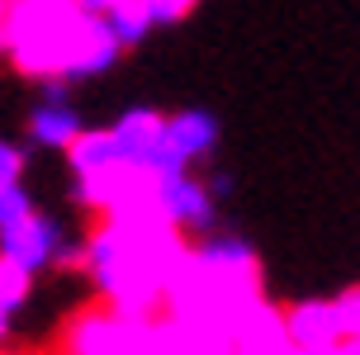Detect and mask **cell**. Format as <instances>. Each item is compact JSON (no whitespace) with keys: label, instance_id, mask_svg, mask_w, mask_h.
Returning <instances> with one entry per match:
<instances>
[{"label":"cell","instance_id":"obj_1","mask_svg":"<svg viewBox=\"0 0 360 355\" xmlns=\"http://www.w3.org/2000/svg\"><path fill=\"white\" fill-rule=\"evenodd\" d=\"M86 10L76 0H10L5 15V57L34 81L67 76L72 81V57L86 29Z\"/></svg>","mask_w":360,"mask_h":355},{"label":"cell","instance_id":"obj_2","mask_svg":"<svg viewBox=\"0 0 360 355\" xmlns=\"http://www.w3.org/2000/svg\"><path fill=\"white\" fill-rule=\"evenodd\" d=\"M57 355H157V318H128L109 303L81 308L62 327Z\"/></svg>","mask_w":360,"mask_h":355},{"label":"cell","instance_id":"obj_3","mask_svg":"<svg viewBox=\"0 0 360 355\" xmlns=\"http://www.w3.org/2000/svg\"><path fill=\"white\" fill-rule=\"evenodd\" d=\"M195 266L223 289L261 294V261L242 237H209L204 247H195Z\"/></svg>","mask_w":360,"mask_h":355},{"label":"cell","instance_id":"obj_4","mask_svg":"<svg viewBox=\"0 0 360 355\" xmlns=\"http://www.w3.org/2000/svg\"><path fill=\"white\" fill-rule=\"evenodd\" d=\"M57 247H62V232H57L53 218H43V213H29V218H19L10 228H0V256L5 261H15L19 270H29L38 275L43 266H53Z\"/></svg>","mask_w":360,"mask_h":355},{"label":"cell","instance_id":"obj_5","mask_svg":"<svg viewBox=\"0 0 360 355\" xmlns=\"http://www.w3.org/2000/svg\"><path fill=\"white\" fill-rule=\"evenodd\" d=\"M157 195H162V209H166V218H171L176 232H214L218 213H214V195H209L204 180H195L185 171V176L162 180Z\"/></svg>","mask_w":360,"mask_h":355},{"label":"cell","instance_id":"obj_6","mask_svg":"<svg viewBox=\"0 0 360 355\" xmlns=\"http://www.w3.org/2000/svg\"><path fill=\"white\" fill-rule=\"evenodd\" d=\"M285 337L294 351H332L342 346V318H337V303L332 299H304L285 313Z\"/></svg>","mask_w":360,"mask_h":355},{"label":"cell","instance_id":"obj_7","mask_svg":"<svg viewBox=\"0 0 360 355\" xmlns=\"http://www.w3.org/2000/svg\"><path fill=\"white\" fill-rule=\"evenodd\" d=\"M166 147L176 152L185 166L190 161H204L218 147V119L204 114V109H180L166 119Z\"/></svg>","mask_w":360,"mask_h":355},{"label":"cell","instance_id":"obj_8","mask_svg":"<svg viewBox=\"0 0 360 355\" xmlns=\"http://www.w3.org/2000/svg\"><path fill=\"white\" fill-rule=\"evenodd\" d=\"M67 161H72L76 180L95 176V171H109V166H119V142H114V133L109 128H81V138L67 147Z\"/></svg>","mask_w":360,"mask_h":355},{"label":"cell","instance_id":"obj_9","mask_svg":"<svg viewBox=\"0 0 360 355\" xmlns=\"http://www.w3.org/2000/svg\"><path fill=\"white\" fill-rule=\"evenodd\" d=\"M29 138L38 147H57V152H67L76 138H81V114L72 105H38L29 114Z\"/></svg>","mask_w":360,"mask_h":355},{"label":"cell","instance_id":"obj_10","mask_svg":"<svg viewBox=\"0 0 360 355\" xmlns=\"http://www.w3.org/2000/svg\"><path fill=\"white\" fill-rule=\"evenodd\" d=\"M105 24L114 29V38H119L124 48H138V43L152 34V19H147L143 10H133V5H114L105 15Z\"/></svg>","mask_w":360,"mask_h":355},{"label":"cell","instance_id":"obj_11","mask_svg":"<svg viewBox=\"0 0 360 355\" xmlns=\"http://www.w3.org/2000/svg\"><path fill=\"white\" fill-rule=\"evenodd\" d=\"M29 289H34V275H29V270H19L15 261H5V256H0V313H15V308H24Z\"/></svg>","mask_w":360,"mask_h":355},{"label":"cell","instance_id":"obj_12","mask_svg":"<svg viewBox=\"0 0 360 355\" xmlns=\"http://www.w3.org/2000/svg\"><path fill=\"white\" fill-rule=\"evenodd\" d=\"M114 5H133V10H143V15L152 19V29H157V24H180L199 0H114ZM114 5H109V10H114Z\"/></svg>","mask_w":360,"mask_h":355},{"label":"cell","instance_id":"obj_13","mask_svg":"<svg viewBox=\"0 0 360 355\" xmlns=\"http://www.w3.org/2000/svg\"><path fill=\"white\" fill-rule=\"evenodd\" d=\"M29 213H34V199H29L24 185H0V228H10Z\"/></svg>","mask_w":360,"mask_h":355},{"label":"cell","instance_id":"obj_14","mask_svg":"<svg viewBox=\"0 0 360 355\" xmlns=\"http://www.w3.org/2000/svg\"><path fill=\"white\" fill-rule=\"evenodd\" d=\"M337 318H342V332L346 337H360V284L356 289H346V294H337Z\"/></svg>","mask_w":360,"mask_h":355},{"label":"cell","instance_id":"obj_15","mask_svg":"<svg viewBox=\"0 0 360 355\" xmlns=\"http://www.w3.org/2000/svg\"><path fill=\"white\" fill-rule=\"evenodd\" d=\"M24 147H15V142H0V185H19V176H24Z\"/></svg>","mask_w":360,"mask_h":355},{"label":"cell","instance_id":"obj_16","mask_svg":"<svg viewBox=\"0 0 360 355\" xmlns=\"http://www.w3.org/2000/svg\"><path fill=\"white\" fill-rule=\"evenodd\" d=\"M53 261L62 270H90V247H86V242H62Z\"/></svg>","mask_w":360,"mask_h":355},{"label":"cell","instance_id":"obj_17","mask_svg":"<svg viewBox=\"0 0 360 355\" xmlns=\"http://www.w3.org/2000/svg\"><path fill=\"white\" fill-rule=\"evenodd\" d=\"M76 5H81V10H86V15L105 19V15H109V5H114V0H76Z\"/></svg>","mask_w":360,"mask_h":355},{"label":"cell","instance_id":"obj_18","mask_svg":"<svg viewBox=\"0 0 360 355\" xmlns=\"http://www.w3.org/2000/svg\"><path fill=\"white\" fill-rule=\"evenodd\" d=\"M337 351H342V355H360V337H346Z\"/></svg>","mask_w":360,"mask_h":355},{"label":"cell","instance_id":"obj_19","mask_svg":"<svg viewBox=\"0 0 360 355\" xmlns=\"http://www.w3.org/2000/svg\"><path fill=\"white\" fill-rule=\"evenodd\" d=\"M5 332H10V313H0V346H5Z\"/></svg>","mask_w":360,"mask_h":355},{"label":"cell","instance_id":"obj_20","mask_svg":"<svg viewBox=\"0 0 360 355\" xmlns=\"http://www.w3.org/2000/svg\"><path fill=\"white\" fill-rule=\"evenodd\" d=\"M294 355H342V351H337V346H332V351H294Z\"/></svg>","mask_w":360,"mask_h":355},{"label":"cell","instance_id":"obj_21","mask_svg":"<svg viewBox=\"0 0 360 355\" xmlns=\"http://www.w3.org/2000/svg\"><path fill=\"white\" fill-rule=\"evenodd\" d=\"M5 15H10V0H0V29H5Z\"/></svg>","mask_w":360,"mask_h":355},{"label":"cell","instance_id":"obj_22","mask_svg":"<svg viewBox=\"0 0 360 355\" xmlns=\"http://www.w3.org/2000/svg\"><path fill=\"white\" fill-rule=\"evenodd\" d=\"M0 57H5V34H0Z\"/></svg>","mask_w":360,"mask_h":355},{"label":"cell","instance_id":"obj_23","mask_svg":"<svg viewBox=\"0 0 360 355\" xmlns=\"http://www.w3.org/2000/svg\"><path fill=\"white\" fill-rule=\"evenodd\" d=\"M0 355H5V351H0Z\"/></svg>","mask_w":360,"mask_h":355}]
</instances>
